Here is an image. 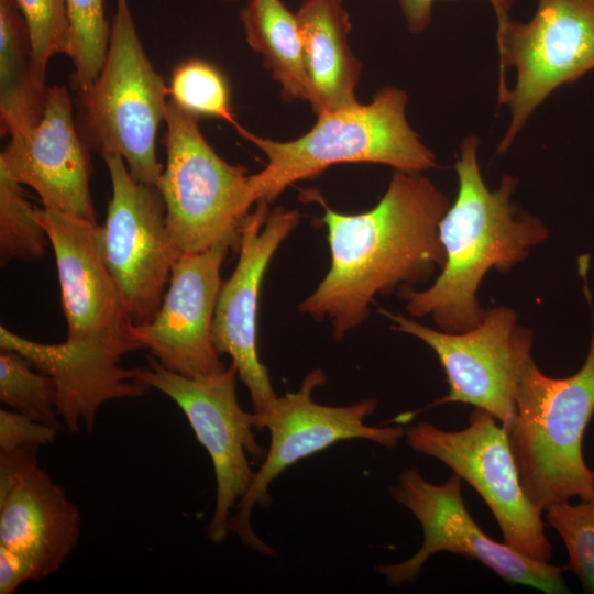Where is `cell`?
<instances>
[{
  "label": "cell",
  "instance_id": "6da1fadb",
  "mask_svg": "<svg viewBox=\"0 0 594 594\" xmlns=\"http://www.w3.org/2000/svg\"><path fill=\"white\" fill-rule=\"evenodd\" d=\"M311 198L324 208L331 263L299 310L329 319L336 340L369 317L376 295L400 284L425 283L442 268L438 226L450 202L421 172L394 169L378 204L358 215L330 209L314 191Z\"/></svg>",
  "mask_w": 594,
  "mask_h": 594
},
{
  "label": "cell",
  "instance_id": "7a4b0ae2",
  "mask_svg": "<svg viewBox=\"0 0 594 594\" xmlns=\"http://www.w3.org/2000/svg\"><path fill=\"white\" fill-rule=\"evenodd\" d=\"M475 135L466 136L455 157L458 193L438 226L446 261L433 284L421 292L404 289L406 310L429 316L446 332H464L477 326L486 310L476 292L485 274L507 272L548 238L543 222L520 211L512 197L518 180L503 175L491 190L481 174Z\"/></svg>",
  "mask_w": 594,
  "mask_h": 594
},
{
  "label": "cell",
  "instance_id": "3957f363",
  "mask_svg": "<svg viewBox=\"0 0 594 594\" xmlns=\"http://www.w3.org/2000/svg\"><path fill=\"white\" fill-rule=\"evenodd\" d=\"M594 414V310L588 352L582 367L562 378L543 374L528 348L520 360L515 413L506 428L521 486L542 512L594 493V472L582 453Z\"/></svg>",
  "mask_w": 594,
  "mask_h": 594
},
{
  "label": "cell",
  "instance_id": "277c9868",
  "mask_svg": "<svg viewBox=\"0 0 594 594\" xmlns=\"http://www.w3.org/2000/svg\"><path fill=\"white\" fill-rule=\"evenodd\" d=\"M407 101L406 91L383 87L369 103L324 112L308 132L285 142L239 125V134L267 158L265 167L251 176L256 201L271 202L293 183L316 177L336 164L377 163L421 173L433 168L435 153L407 121Z\"/></svg>",
  "mask_w": 594,
  "mask_h": 594
},
{
  "label": "cell",
  "instance_id": "5b68a950",
  "mask_svg": "<svg viewBox=\"0 0 594 594\" xmlns=\"http://www.w3.org/2000/svg\"><path fill=\"white\" fill-rule=\"evenodd\" d=\"M168 95L143 48L129 1L117 0L102 68L89 87L76 92L81 138L101 157L120 155L136 180L157 187L164 168L156 138Z\"/></svg>",
  "mask_w": 594,
  "mask_h": 594
},
{
  "label": "cell",
  "instance_id": "8992f818",
  "mask_svg": "<svg viewBox=\"0 0 594 594\" xmlns=\"http://www.w3.org/2000/svg\"><path fill=\"white\" fill-rule=\"evenodd\" d=\"M166 166L157 188L172 239L180 254L229 242L239 251L241 229L256 205L252 175L220 157L198 118L169 100L165 112Z\"/></svg>",
  "mask_w": 594,
  "mask_h": 594
},
{
  "label": "cell",
  "instance_id": "52a82bcc",
  "mask_svg": "<svg viewBox=\"0 0 594 594\" xmlns=\"http://www.w3.org/2000/svg\"><path fill=\"white\" fill-rule=\"evenodd\" d=\"M496 44L498 106L510 110L503 154L554 90L594 69V0H538L532 18L512 20Z\"/></svg>",
  "mask_w": 594,
  "mask_h": 594
},
{
  "label": "cell",
  "instance_id": "ba28073f",
  "mask_svg": "<svg viewBox=\"0 0 594 594\" xmlns=\"http://www.w3.org/2000/svg\"><path fill=\"white\" fill-rule=\"evenodd\" d=\"M326 381V373L315 369L306 375L297 392L277 396L265 413L256 415V429L270 431L271 444L248 492L237 504L238 512L230 518L229 530L244 546L261 554L274 557L276 553L253 530L252 509L256 504H271L268 487L284 470L339 441L364 439L394 449L405 437V429L400 426L364 424V419L377 408L375 398L349 406H328L316 402L312 394Z\"/></svg>",
  "mask_w": 594,
  "mask_h": 594
},
{
  "label": "cell",
  "instance_id": "9c48e42d",
  "mask_svg": "<svg viewBox=\"0 0 594 594\" xmlns=\"http://www.w3.org/2000/svg\"><path fill=\"white\" fill-rule=\"evenodd\" d=\"M238 377L233 363L219 374L187 377L167 370L153 356L139 374L140 381L177 404L211 458L217 496L206 535L213 543L227 539L231 509L245 495L255 474L251 462H262L267 453L253 431L256 414L239 404Z\"/></svg>",
  "mask_w": 594,
  "mask_h": 594
},
{
  "label": "cell",
  "instance_id": "30bf717a",
  "mask_svg": "<svg viewBox=\"0 0 594 594\" xmlns=\"http://www.w3.org/2000/svg\"><path fill=\"white\" fill-rule=\"evenodd\" d=\"M404 438L414 451L441 461L481 495L504 543L532 559H551L542 510L525 494L506 428L491 414L474 408L469 425L457 431L421 421L405 430Z\"/></svg>",
  "mask_w": 594,
  "mask_h": 594
},
{
  "label": "cell",
  "instance_id": "8fae6325",
  "mask_svg": "<svg viewBox=\"0 0 594 594\" xmlns=\"http://www.w3.org/2000/svg\"><path fill=\"white\" fill-rule=\"evenodd\" d=\"M462 479L452 474L443 484L427 482L416 469L399 475L391 494L409 509L424 531L421 548L409 559L395 564H380L378 574L393 586L414 582L427 560L448 551L475 559L504 581L535 587L548 594L568 593L563 580L566 565H553L524 556L506 543L488 537L469 514L461 494Z\"/></svg>",
  "mask_w": 594,
  "mask_h": 594
},
{
  "label": "cell",
  "instance_id": "7c38bea8",
  "mask_svg": "<svg viewBox=\"0 0 594 594\" xmlns=\"http://www.w3.org/2000/svg\"><path fill=\"white\" fill-rule=\"evenodd\" d=\"M111 182L99 242L132 324L157 314L172 267L180 255L156 186L136 180L120 155L102 156Z\"/></svg>",
  "mask_w": 594,
  "mask_h": 594
},
{
  "label": "cell",
  "instance_id": "4fadbf2b",
  "mask_svg": "<svg viewBox=\"0 0 594 594\" xmlns=\"http://www.w3.org/2000/svg\"><path fill=\"white\" fill-rule=\"evenodd\" d=\"M394 322L393 329L410 334L430 346L447 376L449 392L436 406L462 403L483 409L503 426L515 413V391L524 352L532 345V333L517 326V315L498 306L464 332H446L422 326L402 315L380 309Z\"/></svg>",
  "mask_w": 594,
  "mask_h": 594
},
{
  "label": "cell",
  "instance_id": "5bb4252c",
  "mask_svg": "<svg viewBox=\"0 0 594 594\" xmlns=\"http://www.w3.org/2000/svg\"><path fill=\"white\" fill-rule=\"evenodd\" d=\"M300 220L297 210L260 200L241 229L239 260L223 282L212 323L213 343L219 355L228 354L248 388L254 413H265L277 395L267 367L256 348V315L263 276L275 251Z\"/></svg>",
  "mask_w": 594,
  "mask_h": 594
},
{
  "label": "cell",
  "instance_id": "9a60e30c",
  "mask_svg": "<svg viewBox=\"0 0 594 594\" xmlns=\"http://www.w3.org/2000/svg\"><path fill=\"white\" fill-rule=\"evenodd\" d=\"M231 249V243L220 242L180 254L153 320L131 326L132 338L167 370L187 377L226 370L213 343L212 323L223 284L220 270Z\"/></svg>",
  "mask_w": 594,
  "mask_h": 594
},
{
  "label": "cell",
  "instance_id": "2e32d148",
  "mask_svg": "<svg viewBox=\"0 0 594 594\" xmlns=\"http://www.w3.org/2000/svg\"><path fill=\"white\" fill-rule=\"evenodd\" d=\"M36 215L54 250L66 340L142 350L131 336L132 322L102 255L100 226L46 208H36Z\"/></svg>",
  "mask_w": 594,
  "mask_h": 594
},
{
  "label": "cell",
  "instance_id": "e0dca14e",
  "mask_svg": "<svg viewBox=\"0 0 594 594\" xmlns=\"http://www.w3.org/2000/svg\"><path fill=\"white\" fill-rule=\"evenodd\" d=\"M0 169L33 188L44 208L97 222L89 186V147L64 86L48 87L41 122L28 134L10 138L0 153Z\"/></svg>",
  "mask_w": 594,
  "mask_h": 594
},
{
  "label": "cell",
  "instance_id": "ac0fdd59",
  "mask_svg": "<svg viewBox=\"0 0 594 594\" xmlns=\"http://www.w3.org/2000/svg\"><path fill=\"white\" fill-rule=\"evenodd\" d=\"M81 517L37 457L0 469V546L26 565L31 581L57 572L78 543Z\"/></svg>",
  "mask_w": 594,
  "mask_h": 594
},
{
  "label": "cell",
  "instance_id": "d6986e66",
  "mask_svg": "<svg viewBox=\"0 0 594 594\" xmlns=\"http://www.w3.org/2000/svg\"><path fill=\"white\" fill-rule=\"evenodd\" d=\"M0 348L22 354L55 386V406L69 432L84 422L88 432L105 403L141 397L151 388L139 380L141 367L124 369L122 358L132 350L112 343L68 341L51 344L28 340L0 327Z\"/></svg>",
  "mask_w": 594,
  "mask_h": 594
},
{
  "label": "cell",
  "instance_id": "ffe728a7",
  "mask_svg": "<svg viewBox=\"0 0 594 594\" xmlns=\"http://www.w3.org/2000/svg\"><path fill=\"white\" fill-rule=\"evenodd\" d=\"M295 14L314 113L356 103L362 66L349 43L352 25L343 0H301Z\"/></svg>",
  "mask_w": 594,
  "mask_h": 594
},
{
  "label": "cell",
  "instance_id": "44dd1931",
  "mask_svg": "<svg viewBox=\"0 0 594 594\" xmlns=\"http://www.w3.org/2000/svg\"><path fill=\"white\" fill-rule=\"evenodd\" d=\"M47 90L35 77L29 31L16 0H0L1 135H25L35 129Z\"/></svg>",
  "mask_w": 594,
  "mask_h": 594
},
{
  "label": "cell",
  "instance_id": "7402d4cb",
  "mask_svg": "<svg viewBox=\"0 0 594 594\" xmlns=\"http://www.w3.org/2000/svg\"><path fill=\"white\" fill-rule=\"evenodd\" d=\"M240 20L246 43L262 56L283 99L309 102L310 84L295 12L282 0H245Z\"/></svg>",
  "mask_w": 594,
  "mask_h": 594
},
{
  "label": "cell",
  "instance_id": "603a6c76",
  "mask_svg": "<svg viewBox=\"0 0 594 594\" xmlns=\"http://www.w3.org/2000/svg\"><path fill=\"white\" fill-rule=\"evenodd\" d=\"M48 238L38 221L36 207L22 185L0 169V264L13 260L32 262L46 251Z\"/></svg>",
  "mask_w": 594,
  "mask_h": 594
},
{
  "label": "cell",
  "instance_id": "cb8c5ba5",
  "mask_svg": "<svg viewBox=\"0 0 594 594\" xmlns=\"http://www.w3.org/2000/svg\"><path fill=\"white\" fill-rule=\"evenodd\" d=\"M0 400L32 420L61 427L52 378L13 350L0 351Z\"/></svg>",
  "mask_w": 594,
  "mask_h": 594
},
{
  "label": "cell",
  "instance_id": "d4e9b609",
  "mask_svg": "<svg viewBox=\"0 0 594 594\" xmlns=\"http://www.w3.org/2000/svg\"><path fill=\"white\" fill-rule=\"evenodd\" d=\"M70 26V58L75 92L89 87L106 59L111 24L105 15V0H66Z\"/></svg>",
  "mask_w": 594,
  "mask_h": 594
},
{
  "label": "cell",
  "instance_id": "484cf974",
  "mask_svg": "<svg viewBox=\"0 0 594 594\" xmlns=\"http://www.w3.org/2000/svg\"><path fill=\"white\" fill-rule=\"evenodd\" d=\"M170 100L193 116L222 119L235 129L230 89L223 74L212 64L189 58L176 65L168 86Z\"/></svg>",
  "mask_w": 594,
  "mask_h": 594
},
{
  "label": "cell",
  "instance_id": "4316f807",
  "mask_svg": "<svg viewBox=\"0 0 594 594\" xmlns=\"http://www.w3.org/2000/svg\"><path fill=\"white\" fill-rule=\"evenodd\" d=\"M546 517L566 547L568 571L578 576L584 592L594 594V493L579 504H554Z\"/></svg>",
  "mask_w": 594,
  "mask_h": 594
},
{
  "label": "cell",
  "instance_id": "83f0119b",
  "mask_svg": "<svg viewBox=\"0 0 594 594\" xmlns=\"http://www.w3.org/2000/svg\"><path fill=\"white\" fill-rule=\"evenodd\" d=\"M25 20L36 79L45 85L50 61L58 54L70 56V26L66 0H16Z\"/></svg>",
  "mask_w": 594,
  "mask_h": 594
},
{
  "label": "cell",
  "instance_id": "f1b7e54d",
  "mask_svg": "<svg viewBox=\"0 0 594 594\" xmlns=\"http://www.w3.org/2000/svg\"><path fill=\"white\" fill-rule=\"evenodd\" d=\"M58 430L14 410H0V450L38 448L50 444L55 440Z\"/></svg>",
  "mask_w": 594,
  "mask_h": 594
},
{
  "label": "cell",
  "instance_id": "f546056e",
  "mask_svg": "<svg viewBox=\"0 0 594 594\" xmlns=\"http://www.w3.org/2000/svg\"><path fill=\"white\" fill-rule=\"evenodd\" d=\"M436 1L457 0H398V4L405 19L407 29L413 34L422 33L428 29L432 20V9ZM497 21L496 38H498L513 20L510 11L514 0H487Z\"/></svg>",
  "mask_w": 594,
  "mask_h": 594
},
{
  "label": "cell",
  "instance_id": "4dcf8cb0",
  "mask_svg": "<svg viewBox=\"0 0 594 594\" xmlns=\"http://www.w3.org/2000/svg\"><path fill=\"white\" fill-rule=\"evenodd\" d=\"M26 581H31V576L24 562L18 554L0 546V593L12 594Z\"/></svg>",
  "mask_w": 594,
  "mask_h": 594
},
{
  "label": "cell",
  "instance_id": "1f68e13d",
  "mask_svg": "<svg viewBox=\"0 0 594 594\" xmlns=\"http://www.w3.org/2000/svg\"><path fill=\"white\" fill-rule=\"evenodd\" d=\"M224 2H233V1H237V0H223Z\"/></svg>",
  "mask_w": 594,
  "mask_h": 594
}]
</instances>
